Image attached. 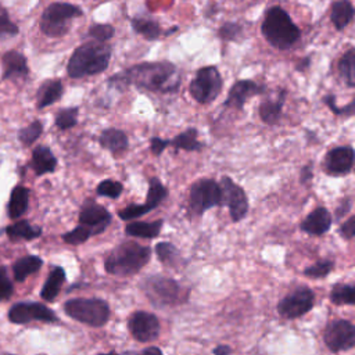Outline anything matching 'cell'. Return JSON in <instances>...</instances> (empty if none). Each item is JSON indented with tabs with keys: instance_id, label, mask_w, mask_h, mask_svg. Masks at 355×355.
<instances>
[{
	"instance_id": "22",
	"label": "cell",
	"mask_w": 355,
	"mask_h": 355,
	"mask_svg": "<svg viewBox=\"0 0 355 355\" xmlns=\"http://www.w3.org/2000/svg\"><path fill=\"white\" fill-rule=\"evenodd\" d=\"M31 166L33 168L37 176H42L44 173H51L57 166V158L47 146H37L32 151Z\"/></svg>"
},
{
	"instance_id": "5",
	"label": "cell",
	"mask_w": 355,
	"mask_h": 355,
	"mask_svg": "<svg viewBox=\"0 0 355 355\" xmlns=\"http://www.w3.org/2000/svg\"><path fill=\"white\" fill-rule=\"evenodd\" d=\"M83 10L72 3H51L40 18V29L49 37H61L69 31V21L82 17Z\"/></svg>"
},
{
	"instance_id": "17",
	"label": "cell",
	"mask_w": 355,
	"mask_h": 355,
	"mask_svg": "<svg viewBox=\"0 0 355 355\" xmlns=\"http://www.w3.org/2000/svg\"><path fill=\"white\" fill-rule=\"evenodd\" d=\"M266 90H268V87L265 85L257 83L250 79L236 80L232 85V87L229 89V93H227V97H226L223 105L229 107V108H234V110H243L245 101L250 97L263 94Z\"/></svg>"
},
{
	"instance_id": "23",
	"label": "cell",
	"mask_w": 355,
	"mask_h": 355,
	"mask_svg": "<svg viewBox=\"0 0 355 355\" xmlns=\"http://www.w3.org/2000/svg\"><path fill=\"white\" fill-rule=\"evenodd\" d=\"M64 92V86L61 83L60 79H49L44 80L39 90H37V101H36V107L39 110L54 104L55 101H58L62 96Z\"/></svg>"
},
{
	"instance_id": "16",
	"label": "cell",
	"mask_w": 355,
	"mask_h": 355,
	"mask_svg": "<svg viewBox=\"0 0 355 355\" xmlns=\"http://www.w3.org/2000/svg\"><path fill=\"white\" fill-rule=\"evenodd\" d=\"M354 161L355 153L351 146H337L327 151L324 157V168L330 176H344L351 173Z\"/></svg>"
},
{
	"instance_id": "25",
	"label": "cell",
	"mask_w": 355,
	"mask_h": 355,
	"mask_svg": "<svg viewBox=\"0 0 355 355\" xmlns=\"http://www.w3.org/2000/svg\"><path fill=\"white\" fill-rule=\"evenodd\" d=\"M130 25L136 33L141 35L147 40H157L161 35H164L159 24L153 18L133 17L130 19Z\"/></svg>"
},
{
	"instance_id": "21",
	"label": "cell",
	"mask_w": 355,
	"mask_h": 355,
	"mask_svg": "<svg viewBox=\"0 0 355 355\" xmlns=\"http://www.w3.org/2000/svg\"><path fill=\"white\" fill-rule=\"evenodd\" d=\"M3 67H4V71H3L4 79L25 78L29 73L26 58L15 50H11L3 55Z\"/></svg>"
},
{
	"instance_id": "52",
	"label": "cell",
	"mask_w": 355,
	"mask_h": 355,
	"mask_svg": "<svg viewBox=\"0 0 355 355\" xmlns=\"http://www.w3.org/2000/svg\"><path fill=\"white\" fill-rule=\"evenodd\" d=\"M126 355H136V354H126ZM140 355H162V352L157 347H148L144 351H141Z\"/></svg>"
},
{
	"instance_id": "9",
	"label": "cell",
	"mask_w": 355,
	"mask_h": 355,
	"mask_svg": "<svg viewBox=\"0 0 355 355\" xmlns=\"http://www.w3.org/2000/svg\"><path fill=\"white\" fill-rule=\"evenodd\" d=\"M220 186L215 179L202 178L190 186L189 208L193 215H202L205 211L220 205Z\"/></svg>"
},
{
	"instance_id": "47",
	"label": "cell",
	"mask_w": 355,
	"mask_h": 355,
	"mask_svg": "<svg viewBox=\"0 0 355 355\" xmlns=\"http://www.w3.org/2000/svg\"><path fill=\"white\" fill-rule=\"evenodd\" d=\"M340 234L347 239L351 240L355 234V216H349L341 226H340Z\"/></svg>"
},
{
	"instance_id": "6",
	"label": "cell",
	"mask_w": 355,
	"mask_h": 355,
	"mask_svg": "<svg viewBox=\"0 0 355 355\" xmlns=\"http://www.w3.org/2000/svg\"><path fill=\"white\" fill-rule=\"evenodd\" d=\"M65 313L89 326L100 327L110 319V306L100 298H73L64 304Z\"/></svg>"
},
{
	"instance_id": "14",
	"label": "cell",
	"mask_w": 355,
	"mask_h": 355,
	"mask_svg": "<svg viewBox=\"0 0 355 355\" xmlns=\"http://www.w3.org/2000/svg\"><path fill=\"white\" fill-rule=\"evenodd\" d=\"M79 223L82 226H86L93 236L100 234L111 223V214L103 205L89 198L80 207Z\"/></svg>"
},
{
	"instance_id": "33",
	"label": "cell",
	"mask_w": 355,
	"mask_h": 355,
	"mask_svg": "<svg viewBox=\"0 0 355 355\" xmlns=\"http://www.w3.org/2000/svg\"><path fill=\"white\" fill-rule=\"evenodd\" d=\"M168 197V189L162 184V182L157 178L153 176L148 180V191H147V200H146V205L150 211H153L154 208H157L165 198Z\"/></svg>"
},
{
	"instance_id": "40",
	"label": "cell",
	"mask_w": 355,
	"mask_h": 355,
	"mask_svg": "<svg viewBox=\"0 0 355 355\" xmlns=\"http://www.w3.org/2000/svg\"><path fill=\"white\" fill-rule=\"evenodd\" d=\"M155 252L158 255V259L164 263H168V265H175L178 262V258H179V252L178 250L175 248V245H172L171 243H158L155 245Z\"/></svg>"
},
{
	"instance_id": "24",
	"label": "cell",
	"mask_w": 355,
	"mask_h": 355,
	"mask_svg": "<svg viewBox=\"0 0 355 355\" xmlns=\"http://www.w3.org/2000/svg\"><path fill=\"white\" fill-rule=\"evenodd\" d=\"M355 11L351 0H336L331 4L330 19L337 31L345 29L354 19Z\"/></svg>"
},
{
	"instance_id": "53",
	"label": "cell",
	"mask_w": 355,
	"mask_h": 355,
	"mask_svg": "<svg viewBox=\"0 0 355 355\" xmlns=\"http://www.w3.org/2000/svg\"><path fill=\"white\" fill-rule=\"evenodd\" d=\"M97 355H118L115 352H108V354H97Z\"/></svg>"
},
{
	"instance_id": "20",
	"label": "cell",
	"mask_w": 355,
	"mask_h": 355,
	"mask_svg": "<svg viewBox=\"0 0 355 355\" xmlns=\"http://www.w3.org/2000/svg\"><path fill=\"white\" fill-rule=\"evenodd\" d=\"M98 143L103 148L108 150L114 155H118V154L123 153L129 146L126 133L123 130L118 129V128H105V129H103L100 136H98Z\"/></svg>"
},
{
	"instance_id": "3",
	"label": "cell",
	"mask_w": 355,
	"mask_h": 355,
	"mask_svg": "<svg viewBox=\"0 0 355 355\" xmlns=\"http://www.w3.org/2000/svg\"><path fill=\"white\" fill-rule=\"evenodd\" d=\"M261 33L265 40L277 50L293 47L301 37L300 28L293 22L290 14L280 6H272L266 10Z\"/></svg>"
},
{
	"instance_id": "38",
	"label": "cell",
	"mask_w": 355,
	"mask_h": 355,
	"mask_svg": "<svg viewBox=\"0 0 355 355\" xmlns=\"http://www.w3.org/2000/svg\"><path fill=\"white\" fill-rule=\"evenodd\" d=\"M114 35H115V28L110 24H93L87 31V36L92 40L101 42V43H107V40L112 39Z\"/></svg>"
},
{
	"instance_id": "28",
	"label": "cell",
	"mask_w": 355,
	"mask_h": 355,
	"mask_svg": "<svg viewBox=\"0 0 355 355\" xmlns=\"http://www.w3.org/2000/svg\"><path fill=\"white\" fill-rule=\"evenodd\" d=\"M162 227V220L154 222H130L126 225L125 232L133 237H144V239H154L159 234Z\"/></svg>"
},
{
	"instance_id": "32",
	"label": "cell",
	"mask_w": 355,
	"mask_h": 355,
	"mask_svg": "<svg viewBox=\"0 0 355 355\" xmlns=\"http://www.w3.org/2000/svg\"><path fill=\"white\" fill-rule=\"evenodd\" d=\"M6 232L12 240H32L42 234V229L37 226H32L28 220L15 222L10 225Z\"/></svg>"
},
{
	"instance_id": "2",
	"label": "cell",
	"mask_w": 355,
	"mask_h": 355,
	"mask_svg": "<svg viewBox=\"0 0 355 355\" xmlns=\"http://www.w3.org/2000/svg\"><path fill=\"white\" fill-rule=\"evenodd\" d=\"M111 55L112 49L108 43L86 42L73 50L67 64V72L72 79L101 73L108 68Z\"/></svg>"
},
{
	"instance_id": "27",
	"label": "cell",
	"mask_w": 355,
	"mask_h": 355,
	"mask_svg": "<svg viewBox=\"0 0 355 355\" xmlns=\"http://www.w3.org/2000/svg\"><path fill=\"white\" fill-rule=\"evenodd\" d=\"M29 202V190L24 186H15L11 191L8 201V215L12 219L19 218L28 208Z\"/></svg>"
},
{
	"instance_id": "34",
	"label": "cell",
	"mask_w": 355,
	"mask_h": 355,
	"mask_svg": "<svg viewBox=\"0 0 355 355\" xmlns=\"http://www.w3.org/2000/svg\"><path fill=\"white\" fill-rule=\"evenodd\" d=\"M330 301L337 305H352L355 301L354 286L337 284L330 291Z\"/></svg>"
},
{
	"instance_id": "19",
	"label": "cell",
	"mask_w": 355,
	"mask_h": 355,
	"mask_svg": "<svg viewBox=\"0 0 355 355\" xmlns=\"http://www.w3.org/2000/svg\"><path fill=\"white\" fill-rule=\"evenodd\" d=\"M286 97H287L286 89H279L276 98H265L259 104L258 112H259V116L263 123L273 126L280 121L282 112H283V105L286 103Z\"/></svg>"
},
{
	"instance_id": "7",
	"label": "cell",
	"mask_w": 355,
	"mask_h": 355,
	"mask_svg": "<svg viewBox=\"0 0 355 355\" xmlns=\"http://www.w3.org/2000/svg\"><path fill=\"white\" fill-rule=\"evenodd\" d=\"M223 87L220 72L214 65H207L197 69L196 76L189 85L191 97L200 104H209L218 98Z\"/></svg>"
},
{
	"instance_id": "46",
	"label": "cell",
	"mask_w": 355,
	"mask_h": 355,
	"mask_svg": "<svg viewBox=\"0 0 355 355\" xmlns=\"http://www.w3.org/2000/svg\"><path fill=\"white\" fill-rule=\"evenodd\" d=\"M169 146V140L158 137V136H153L150 137V150L154 155H161L164 153V150Z\"/></svg>"
},
{
	"instance_id": "12",
	"label": "cell",
	"mask_w": 355,
	"mask_h": 355,
	"mask_svg": "<svg viewBox=\"0 0 355 355\" xmlns=\"http://www.w3.org/2000/svg\"><path fill=\"white\" fill-rule=\"evenodd\" d=\"M324 344L331 352L351 349L355 344V327L348 320L331 322L324 331Z\"/></svg>"
},
{
	"instance_id": "10",
	"label": "cell",
	"mask_w": 355,
	"mask_h": 355,
	"mask_svg": "<svg viewBox=\"0 0 355 355\" xmlns=\"http://www.w3.org/2000/svg\"><path fill=\"white\" fill-rule=\"evenodd\" d=\"M219 186L222 193L220 205H227L232 220L239 222L245 218L248 212V197L244 189L234 183L229 176H222Z\"/></svg>"
},
{
	"instance_id": "4",
	"label": "cell",
	"mask_w": 355,
	"mask_h": 355,
	"mask_svg": "<svg viewBox=\"0 0 355 355\" xmlns=\"http://www.w3.org/2000/svg\"><path fill=\"white\" fill-rule=\"evenodd\" d=\"M151 250L136 241H125L116 245L105 258V270L115 276L137 273L150 259Z\"/></svg>"
},
{
	"instance_id": "43",
	"label": "cell",
	"mask_w": 355,
	"mask_h": 355,
	"mask_svg": "<svg viewBox=\"0 0 355 355\" xmlns=\"http://www.w3.org/2000/svg\"><path fill=\"white\" fill-rule=\"evenodd\" d=\"M331 269H333L331 261H319L315 265L308 266L304 273L312 279H319V277H324L326 275H329Z\"/></svg>"
},
{
	"instance_id": "13",
	"label": "cell",
	"mask_w": 355,
	"mask_h": 355,
	"mask_svg": "<svg viewBox=\"0 0 355 355\" xmlns=\"http://www.w3.org/2000/svg\"><path fill=\"white\" fill-rule=\"evenodd\" d=\"M8 319L12 323L24 324L32 320L57 322V316L51 309L39 302H18L8 311Z\"/></svg>"
},
{
	"instance_id": "31",
	"label": "cell",
	"mask_w": 355,
	"mask_h": 355,
	"mask_svg": "<svg viewBox=\"0 0 355 355\" xmlns=\"http://www.w3.org/2000/svg\"><path fill=\"white\" fill-rule=\"evenodd\" d=\"M64 280H65V272H64V269L60 268V266L54 268V269L50 272V275H49V277H47L44 286H43V288H42V293H40L42 298L46 300V301H53V300L58 295L60 288H61Z\"/></svg>"
},
{
	"instance_id": "26",
	"label": "cell",
	"mask_w": 355,
	"mask_h": 355,
	"mask_svg": "<svg viewBox=\"0 0 355 355\" xmlns=\"http://www.w3.org/2000/svg\"><path fill=\"white\" fill-rule=\"evenodd\" d=\"M198 130L196 128H187L182 133L176 135L169 140V146L175 150H184V151H200L204 144L197 140Z\"/></svg>"
},
{
	"instance_id": "39",
	"label": "cell",
	"mask_w": 355,
	"mask_h": 355,
	"mask_svg": "<svg viewBox=\"0 0 355 355\" xmlns=\"http://www.w3.org/2000/svg\"><path fill=\"white\" fill-rule=\"evenodd\" d=\"M243 35V26L237 22H225L218 28V37L225 42H234Z\"/></svg>"
},
{
	"instance_id": "11",
	"label": "cell",
	"mask_w": 355,
	"mask_h": 355,
	"mask_svg": "<svg viewBox=\"0 0 355 355\" xmlns=\"http://www.w3.org/2000/svg\"><path fill=\"white\" fill-rule=\"evenodd\" d=\"M315 295L313 293L306 288L301 287L293 291L291 294L286 295L277 305V312L287 319H295L306 312H309L313 306Z\"/></svg>"
},
{
	"instance_id": "49",
	"label": "cell",
	"mask_w": 355,
	"mask_h": 355,
	"mask_svg": "<svg viewBox=\"0 0 355 355\" xmlns=\"http://www.w3.org/2000/svg\"><path fill=\"white\" fill-rule=\"evenodd\" d=\"M313 179V164L308 162L306 165H304L300 171V182L302 184L309 183Z\"/></svg>"
},
{
	"instance_id": "15",
	"label": "cell",
	"mask_w": 355,
	"mask_h": 355,
	"mask_svg": "<svg viewBox=\"0 0 355 355\" xmlns=\"http://www.w3.org/2000/svg\"><path fill=\"white\" fill-rule=\"evenodd\" d=\"M128 329L137 341L150 343L158 337L159 322L155 315L139 311L129 318Z\"/></svg>"
},
{
	"instance_id": "29",
	"label": "cell",
	"mask_w": 355,
	"mask_h": 355,
	"mask_svg": "<svg viewBox=\"0 0 355 355\" xmlns=\"http://www.w3.org/2000/svg\"><path fill=\"white\" fill-rule=\"evenodd\" d=\"M42 265L43 261L36 255H26L24 258H19L12 266L14 279L17 282H24L29 275L37 272Z\"/></svg>"
},
{
	"instance_id": "18",
	"label": "cell",
	"mask_w": 355,
	"mask_h": 355,
	"mask_svg": "<svg viewBox=\"0 0 355 355\" xmlns=\"http://www.w3.org/2000/svg\"><path fill=\"white\" fill-rule=\"evenodd\" d=\"M333 218L331 214L324 207H318L312 212L306 215V218L301 223V230L312 234V236H320L326 233L331 226Z\"/></svg>"
},
{
	"instance_id": "1",
	"label": "cell",
	"mask_w": 355,
	"mask_h": 355,
	"mask_svg": "<svg viewBox=\"0 0 355 355\" xmlns=\"http://www.w3.org/2000/svg\"><path fill=\"white\" fill-rule=\"evenodd\" d=\"M108 86L125 90L130 85L140 90L175 93L180 87L178 68L171 61H144L119 71L108 78Z\"/></svg>"
},
{
	"instance_id": "30",
	"label": "cell",
	"mask_w": 355,
	"mask_h": 355,
	"mask_svg": "<svg viewBox=\"0 0 355 355\" xmlns=\"http://www.w3.org/2000/svg\"><path fill=\"white\" fill-rule=\"evenodd\" d=\"M340 78L348 87L355 86V49H348L337 64Z\"/></svg>"
},
{
	"instance_id": "35",
	"label": "cell",
	"mask_w": 355,
	"mask_h": 355,
	"mask_svg": "<svg viewBox=\"0 0 355 355\" xmlns=\"http://www.w3.org/2000/svg\"><path fill=\"white\" fill-rule=\"evenodd\" d=\"M79 107H68L62 108L55 114V126L60 130H67L73 128L78 123Z\"/></svg>"
},
{
	"instance_id": "48",
	"label": "cell",
	"mask_w": 355,
	"mask_h": 355,
	"mask_svg": "<svg viewBox=\"0 0 355 355\" xmlns=\"http://www.w3.org/2000/svg\"><path fill=\"white\" fill-rule=\"evenodd\" d=\"M351 207H352L351 197H344L336 208V219H341L345 214H348L351 211Z\"/></svg>"
},
{
	"instance_id": "51",
	"label": "cell",
	"mask_w": 355,
	"mask_h": 355,
	"mask_svg": "<svg viewBox=\"0 0 355 355\" xmlns=\"http://www.w3.org/2000/svg\"><path fill=\"white\" fill-rule=\"evenodd\" d=\"M214 354H215V355H232V348H230L229 345L220 344V345H218V347L214 349Z\"/></svg>"
},
{
	"instance_id": "45",
	"label": "cell",
	"mask_w": 355,
	"mask_h": 355,
	"mask_svg": "<svg viewBox=\"0 0 355 355\" xmlns=\"http://www.w3.org/2000/svg\"><path fill=\"white\" fill-rule=\"evenodd\" d=\"M12 294V283L7 275V272L0 268V301L8 300Z\"/></svg>"
},
{
	"instance_id": "50",
	"label": "cell",
	"mask_w": 355,
	"mask_h": 355,
	"mask_svg": "<svg viewBox=\"0 0 355 355\" xmlns=\"http://www.w3.org/2000/svg\"><path fill=\"white\" fill-rule=\"evenodd\" d=\"M311 65V57H305L298 60V62L295 64V71L297 72H305Z\"/></svg>"
},
{
	"instance_id": "42",
	"label": "cell",
	"mask_w": 355,
	"mask_h": 355,
	"mask_svg": "<svg viewBox=\"0 0 355 355\" xmlns=\"http://www.w3.org/2000/svg\"><path fill=\"white\" fill-rule=\"evenodd\" d=\"M92 234V232L86 227V226H76L75 229H72L71 232H67L65 234H62V240L68 244H72V245H76V244H82L85 243Z\"/></svg>"
},
{
	"instance_id": "41",
	"label": "cell",
	"mask_w": 355,
	"mask_h": 355,
	"mask_svg": "<svg viewBox=\"0 0 355 355\" xmlns=\"http://www.w3.org/2000/svg\"><path fill=\"white\" fill-rule=\"evenodd\" d=\"M43 132V125L40 121H35L32 122L31 125H28L26 128H22L18 133V137L19 140L22 141V144L25 146H29L32 144L33 141H36V139H39V136L42 135Z\"/></svg>"
},
{
	"instance_id": "8",
	"label": "cell",
	"mask_w": 355,
	"mask_h": 355,
	"mask_svg": "<svg viewBox=\"0 0 355 355\" xmlns=\"http://www.w3.org/2000/svg\"><path fill=\"white\" fill-rule=\"evenodd\" d=\"M143 291L155 306H171L186 300L187 293L172 279L150 276L143 286Z\"/></svg>"
},
{
	"instance_id": "36",
	"label": "cell",
	"mask_w": 355,
	"mask_h": 355,
	"mask_svg": "<svg viewBox=\"0 0 355 355\" xmlns=\"http://www.w3.org/2000/svg\"><path fill=\"white\" fill-rule=\"evenodd\" d=\"M123 191V184L118 180L104 179L96 187V194L107 198H118Z\"/></svg>"
},
{
	"instance_id": "37",
	"label": "cell",
	"mask_w": 355,
	"mask_h": 355,
	"mask_svg": "<svg viewBox=\"0 0 355 355\" xmlns=\"http://www.w3.org/2000/svg\"><path fill=\"white\" fill-rule=\"evenodd\" d=\"M323 103L329 107V110L334 114V115H340V116H345L349 118L355 114V100H351L347 105L344 107H338L336 103V94L334 93H329L323 97Z\"/></svg>"
},
{
	"instance_id": "44",
	"label": "cell",
	"mask_w": 355,
	"mask_h": 355,
	"mask_svg": "<svg viewBox=\"0 0 355 355\" xmlns=\"http://www.w3.org/2000/svg\"><path fill=\"white\" fill-rule=\"evenodd\" d=\"M18 33V26L10 19L8 12L0 6V37Z\"/></svg>"
}]
</instances>
